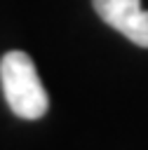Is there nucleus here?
I'll return each instance as SVG.
<instances>
[{
    "mask_svg": "<svg viewBox=\"0 0 148 150\" xmlns=\"http://www.w3.org/2000/svg\"><path fill=\"white\" fill-rule=\"evenodd\" d=\"M94 12L127 40L139 47H148V9L141 0H92Z\"/></svg>",
    "mask_w": 148,
    "mask_h": 150,
    "instance_id": "f03ea898",
    "label": "nucleus"
},
{
    "mask_svg": "<svg viewBox=\"0 0 148 150\" xmlns=\"http://www.w3.org/2000/svg\"><path fill=\"white\" fill-rule=\"evenodd\" d=\"M0 82L9 110L21 120H40L49 98L38 77L35 63L26 52H7L0 59Z\"/></svg>",
    "mask_w": 148,
    "mask_h": 150,
    "instance_id": "f257e3e1",
    "label": "nucleus"
}]
</instances>
